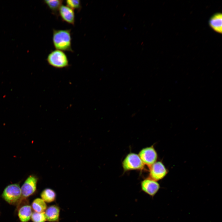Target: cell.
Wrapping results in <instances>:
<instances>
[{
    "instance_id": "cell-3",
    "label": "cell",
    "mask_w": 222,
    "mask_h": 222,
    "mask_svg": "<svg viewBox=\"0 0 222 222\" xmlns=\"http://www.w3.org/2000/svg\"><path fill=\"white\" fill-rule=\"evenodd\" d=\"M47 61L51 66L56 68H63L69 66V61L66 54L63 51L56 49L48 55Z\"/></svg>"
},
{
    "instance_id": "cell-6",
    "label": "cell",
    "mask_w": 222,
    "mask_h": 222,
    "mask_svg": "<svg viewBox=\"0 0 222 222\" xmlns=\"http://www.w3.org/2000/svg\"><path fill=\"white\" fill-rule=\"evenodd\" d=\"M138 155L144 164L149 167L156 162L158 158L157 153L153 146L142 149Z\"/></svg>"
},
{
    "instance_id": "cell-4",
    "label": "cell",
    "mask_w": 222,
    "mask_h": 222,
    "mask_svg": "<svg viewBox=\"0 0 222 222\" xmlns=\"http://www.w3.org/2000/svg\"><path fill=\"white\" fill-rule=\"evenodd\" d=\"M122 166L125 171L144 168V164L139 155L134 153H129L126 156L122 162Z\"/></svg>"
},
{
    "instance_id": "cell-9",
    "label": "cell",
    "mask_w": 222,
    "mask_h": 222,
    "mask_svg": "<svg viewBox=\"0 0 222 222\" xmlns=\"http://www.w3.org/2000/svg\"><path fill=\"white\" fill-rule=\"evenodd\" d=\"M62 20L69 24L74 25L75 23V14L74 10L67 6L62 5L58 12Z\"/></svg>"
},
{
    "instance_id": "cell-15",
    "label": "cell",
    "mask_w": 222,
    "mask_h": 222,
    "mask_svg": "<svg viewBox=\"0 0 222 222\" xmlns=\"http://www.w3.org/2000/svg\"><path fill=\"white\" fill-rule=\"evenodd\" d=\"M55 191L50 188H46L42 191L40 194L41 199L45 202L50 203L54 201L56 198Z\"/></svg>"
},
{
    "instance_id": "cell-8",
    "label": "cell",
    "mask_w": 222,
    "mask_h": 222,
    "mask_svg": "<svg viewBox=\"0 0 222 222\" xmlns=\"http://www.w3.org/2000/svg\"><path fill=\"white\" fill-rule=\"evenodd\" d=\"M141 187L143 192L153 197L158 191L160 186L157 181L148 178L141 182Z\"/></svg>"
},
{
    "instance_id": "cell-11",
    "label": "cell",
    "mask_w": 222,
    "mask_h": 222,
    "mask_svg": "<svg viewBox=\"0 0 222 222\" xmlns=\"http://www.w3.org/2000/svg\"><path fill=\"white\" fill-rule=\"evenodd\" d=\"M222 20L221 13L217 12L212 16L208 22L209 25L212 30L221 34L222 33Z\"/></svg>"
},
{
    "instance_id": "cell-14",
    "label": "cell",
    "mask_w": 222,
    "mask_h": 222,
    "mask_svg": "<svg viewBox=\"0 0 222 222\" xmlns=\"http://www.w3.org/2000/svg\"><path fill=\"white\" fill-rule=\"evenodd\" d=\"M31 207L34 212L39 213L44 212L47 208L45 202L41 198H38L34 200L32 203Z\"/></svg>"
},
{
    "instance_id": "cell-1",
    "label": "cell",
    "mask_w": 222,
    "mask_h": 222,
    "mask_svg": "<svg viewBox=\"0 0 222 222\" xmlns=\"http://www.w3.org/2000/svg\"><path fill=\"white\" fill-rule=\"evenodd\" d=\"M71 29L53 30L52 41L56 49L73 52Z\"/></svg>"
},
{
    "instance_id": "cell-2",
    "label": "cell",
    "mask_w": 222,
    "mask_h": 222,
    "mask_svg": "<svg viewBox=\"0 0 222 222\" xmlns=\"http://www.w3.org/2000/svg\"><path fill=\"white\" fill-rule=\"evenodd\" d=\"M2 199L10 205L18 204L22 199L21 187L18 183L7 186L1 195Z\"/></svg>"
},
{
    "instance_id": "cell-7",
    "label": "cell",
    "mask_w": 222,
    "mask_h": 222,
    "mask_svg": "<svg viewBox=\"0 0 222 222\" xmlns=\"http://www.w3.org/2000/svg\"><path fill=\"white\" fill-rule=\"evenodd\" d=\"M150 178L156 181L163 179L167 174V170L161 161L156 162L149 167Z\"/></svg>"
},
{
    "instance_id": "cell-13",
    "label": "cell",
    "mask_w": 222,
    "mask_h": 222,
    "mask_svg": "<svg viewBox=\"0 0 222 222\" xmlns=\"http://www.w3.org/2000/svg\"><path fill=\"white\" fill-rule=\"evenodd\" d=\"M44 2L51 11L52 13L58 16L59 10L62 5L63 1L61 0H45Z\"/></svg>"
},
{
    "instance_id": "cell-10",
    "label": "cell",
    "mask_w": 222,
    "mask_h": 222,
    "mask_svg": "<svg viewBox=\"0 0 222 222\" xmlns=\"http://www.w3.org/2000/svg\"><path fill=\"white\" fill-rule=\"evenodd\" d=\"M18 210V216L21 222H28L31 219L32 213L31 206L29 204H24Z\"/></svg>"
},
{
    "instance_id": "cell-5",
    "label": "cell",
    "mask_w": 222,
    "mask_h": 222,
    "mask_svg": "<svg viewBox=\"0 0 222 222\" xmlns=\"http://www.w3.org/2000/svg\"><path fill=\"white\" fill-rule=\"evenodd\" d=\"M38 180L37 178L34 175H31L27 177L21 187L23 198L26 199L34 194Z\"/></svg>"
},
{
    "instance_id": "cell-12",
    "label": "cell",
    "mask_w": 222,
    "mask_h": 222,
    "mask_svg": "<svg viewBox=\"0 0 222 222\" xmlns=\"http://www.w3.org/2000/svg\"><path fill=\"white\" fill-rule=\"evenodd\" d=\"M45 212L46 220L50 222H56L59 220L60 209L57 205H54L47 208Z\"/></svg>"
},
{
    "instance_id": "cell-17",
    "label": "cell",
    "mask_w": 222,
    "mask_h": 222,
    "mask_svg": "<svg viewBox=\"0 0 222 222\" xmlns=\"http://www.w3.org/2000/svg\"><path fill=\"white\" fill-rule=\"evenodd\" d=\"M31 219L33 222H45L47 220L44 212H33Z\"/></svg>"
},
{
    "instance_id": "cell-16",
    "label": "cell",
    "mask_w": 222,
    "mask_h": 222,
    "mask_svg": "<svg viewBox=\"0 0 222 222\" xmlns=\"http://www.w3.org/2000/svg\"><path fill=\"white\" fill-rule=\"evenodd\" d=\"M66 6L73 10H77L78 11L81 9V4L79 0H68L65 1Z\"/></svg>"
}]
</instances>
